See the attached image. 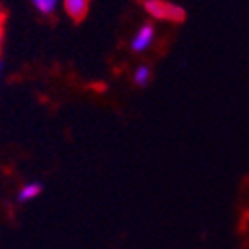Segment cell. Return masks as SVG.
Here are the masks:
<instances>
[{
  "mask_svg": "<svg viewBox=\"0 0 249 249\" xmlns=\"http://www.w3.org/2000/svg\"><path fill=\"white\" fill-rule=\"evenodd\" d=\"M143 10L148 16L156 20H165V22H183L185 10L170 0H143Z\"/></svg>",
  "mask_w": 249,
  "mask_h": 249,
  "instance_id": "6da1fadb",
  "label": "cell"
},
{
  "mask_svg": "<svg viewBox=\"0 0 249 249\" xmlns=\"http://www.w3.org/2000/svg\"><path fill=\"white\" fill-rule=\"evenodd\" d=\"M154 40H156V30L152 24H143L140 26V30L136 32V36L132 38V50L136 54H142V52H146L152 48L154 44Z\"/></svg>",
  "mask_w": 249,
  "mask_h": 249,
  "instance_id": "7a4b0ae2",
  "label": "cell"
},
{
  "mask_svg": "<svg viewBox=\"0 0 249 249\" xmlns=\"http://www.w3.org/2000/svg\"><path fill=\"white\" fill-rule=\"evenodd\" d=\"M88 8H90V0H64V10L76 22L84 20V16L88 14Z\"/></svg>",
  "mask_w": 249,
  "mask_h": 249,
  "instance_id": "3957f363",
  "label": "cell"
},
{
  "mask_svg": "<svg viewBox=\"0 0 249 249\" xmlns=\"http://www.w3.org/2000/svg\"><path fill=\"white\" fill-rule=\"evenodd\" d=\"M42 192H44V185H42V183H40V181H30V183H26V185H22V188H20L16 199H18L20 203H26V201H32L34 197H38Z\"/></svg>",
  "mask_w": 249,
  "mask_h": 249,
  "instance_id": "277c9868",
  "label": "cell"
},
{
  "mask_svg": "<svg viewBox=\"0 0 249 249\" xmlns=\"http://www.w3.org/2000/svg\"><path fill=\"white\" fill-rule=\"evenodd\" d=\"M150 80H152V68L148 64H140L134 70V82H136V86L146 88L150 84Z\"/></svg>",
  "mask_w": 249,
  "mask_h": 249,
  "instance_id": "5b68a950",
  "label": "cell"
},
{
  "mask_svg": "<svg viewBox=\"0 0 249 249\" xmlns=\"http://www.w3.org/2000/svg\"><path fill=\"white\" fill-rule=\"evenodd\" d=\"M30 2H32V6H34L40 14L50 16V14H54V10L58 8L60 0H30Z\"/></svg>",
  "mask_w": 249,
  "mask_h": 249,
  "instance_id": "8992f818",
  "label": "cell"
},
{
  "mask_svg": "<svg viewBox=\"0 0 249 249\" xmlns=\"http://www.w3.org/2000/svg\"><path fill=\"white\" fill-rule=\"evenodd\" d=\"M2 20H4V8L0 6V24H2Z\"/></svg>",
  "mask_w": 249,
  "mask_h": 249,
  "instance_id": "52a82bcc",
  "label": "cell"
},
{
  "mask_svg": "<svg viewBox=\"0 0 249 249\" xmlns=\"http://www.w3.org/2000/svg\"><path fill=\"white\" fill-rule=\"evenodd\" d=\"M2 38H4V32H2V26H0V48H2Z\"/></svg>",
  "mask_w": 249,
  "mask_h": 249,
  "instance_id": "ba28073f",
  "label": "cell"
},
{
  "mask_svg": "<svg viewBox=\"0 0 249 249\" xmlns=\"http://www.w3.org/2000/svg\"><path fill=\"white\" fill-rule=\"evenodd\" d=\"M0 68H2V66H0Z\"/></svg>",
  "mask_w": 249,
  "mask_h": 249,
  "instance_id": "9c48e42d",
  "label": "cell"
}]
</instances>
